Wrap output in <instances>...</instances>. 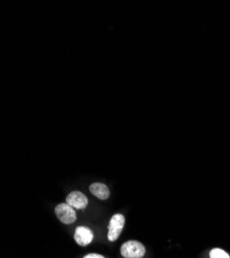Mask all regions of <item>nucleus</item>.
<instances>
[{"mask_svg":"<svg viewBox=\"0 0 230 258\" xmlns=\"http://www.w3.org/2000/svg\"><path fill=\"white\" fill-rule=\"evenodd\" d=\"M120 252L124 258H143L146 248L138 241H127L121 246Z\"/></svg>","mask_w":230,"mask_h":258,"instance_id":"f257e3e1","label":"nucleus"},{"mask_svg":"<svg viewBox=\"0 0 230 258\" xmlns=\"http://www.w3.org/2000/svg\"><path fill=\"white\" fill-rule=\"evenodd\" d=\"M124 224H125V217L122 214H116L111 218L108 233V238L110 242L117 241L124 228Z\"/></svg>","mask_w":230,"mask_h":258,"instance_id":"f03ea898","label":"nucleus"},{"mask_svg":"<svg viewBox=\"0 0 230 258\" xmlns=\"http://www.w3.org/2000/svg\"><path fill=\"white\" fill-rule=\"evenodd\" d=\"M55 214L63 224H73L77 220V213L75 209L66 202L58 204L55 208Z\"/></svg>","mask_w":230,"mask_h":258,"instance_id":"7ed1b4c3","label":"nucleus"},{"mask_svg":"<svg viewBox=\"0 0 230 258\" xmlns=\"http://www.w3.org/2000/svg\"><path fill=\"white\" fill-rule=\"evenodd\" d=\"M93 231L87 226H77L75 231V241L78 246H88L93 241Z\"/></svg>","mask_w":230,"mask_h":258,"instance_id":"20e7f679","label":"nucleus"},{"mask_svg":"<svg viewBox=\"0 0 230 258\" xmlns=\"http://www.w3.org/2000/svg\"><path fill=\"white\" fill-rule=\"evenodd\" d=\"M66 203L74 209L84 210L88 206V198L81 191H73L67 195Z\"/></svg>","mask_w":230,"mask_h":258,"instance_id":"39448f33","label":"nucleus"},{"mask_svg":"<svg viewBox=\"0 0 230 258\" xmlns=\"http://www.w3.org/2000/svg\"><path fill=\"white\" fill-rule=\"evenodd\" d=\"M90 192L96 197L97 198H99L101 200H105L110 198V189L109 187L102 184V183H93L90 185Z\"/></svg>","mask_w":230,"mask_h":258,"instance_id":"423d86ee","label":"nucleus"},{"mask_svg":"<svg viewBox=\"0 0 230 258\" xmlns=\"http://www.w3.org/2000/svg\"><path fill=\"white\" fill-rule=\"evenodd\" d=\"M210 257L211 258H230L229 255L224 250H222V249H219V248L211 250Z\"/></svg>","mask_w":230,"mask_h":258,"instance_id":"0eeeda50","label":"nucleus"},{"mask_svg":"<svg viewBox=\"0 0 230 258\" xmlns=\"http://www.w3.org/2000/svg\"><path fill=\"white\" fill-rule=\"evenodd\" d=\"M83 258H105V257L100 254H97V253H90V254H87Z\"/></svg>","mask_w":230,"mask_h":258,"instance_id":"6e6552de","label":"nucleus"}]
</instances>
